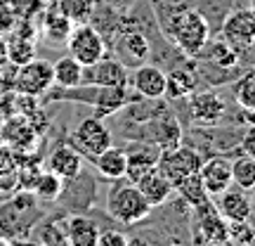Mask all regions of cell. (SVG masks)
<instances>
[{
    "instance_id": "obj_1",
    "label": "cell",
    "mask_w": 255,
    "mask_h": 246,
    "mask_svg": "<svg viewBox=\"0 0 255 246\" xmlns=\"http://www.w3.org/2000/svg\"><path fill=\"white\" fill-rule=\"evenodd\" d=\"M104 209L121 225H137L154 211V206L144 199V194L135 183L121 178V180H114V185L107 192Z\"/></svg>"
},
{
    "instance_id": "obj_2",
    "label": "cell",
    "mask_w": 255,
    "mask_h": 246,
    "mask_svg": "<svg viewBox=\"0 0 255 246\" xmlns=\"http://www.w3.org/2000/svg\"><path fill=\"white\" fill-rule=\"evenodd\" d=\"M168 36L187 57H196L210 40L208 17L191 7L180 9L168 21Z\"/></svg>"
},
{
    "instance_id": "obj_3",
    "label": "cell",
    "mask_w": 255,
    "mask_h": 246,
    "mask_svg": "<svg viewBox=\"0 0 255 246\" xmlns=\"http://www.w3.org/2000/svg\"><path fill=\"white\" fill-rule=\"evenodd\" d=\"M227 220L220 216L213 199L201 206H194L191 216V237L199 244H229L227 239Z\"/></svg>"
},
{
    "instance_id": "obj_4",
    "label": "cell",
    "mask_w": 255,
    "mask_h": 246,
    "mask_svg": "<svg viewBox=\"0 0 255 246\" xmlns=\"http://www.w3.org/2000/svg\"><path fill=\"white\" fill-rule=\"evenodd\" d=\"M220 36L237 50L239 55L246 52L255 43V9L253 7H234L229 9L222 24H220Z\"/></svg>"
},
{
    "instance_id": "obj_5",
    "label": "cell",
    "mask_w": 255,
    "mask_h": 246,
    "mask_svg": "<svg viewBox=\"0 0 255 246\" xmlns=\"http://www.w3.org/2000/svg\"><path fill=\"white\" fill-rule=\"evenodd\" d=\"M66 50L73 59H78L83 66H90L97 59L107 55V43L97 28H92L90 24H78L71 28V33L66 36Z\"/></svg>"
},
{
    "instance_id": "obj_6",
    "label": "cell",
    "mask_w": 255,
    "mask_h": 246,
    "mask_svg": "<svg viewBox=\"0 0 255 246\" xmlns=\"http://www.w3.org/2000/svg\"><path fill=\"white\" fill-rule=\"evenodd\" d=\"M201 164H203V159H201L199 149L177 145V147H170V149H161V156H158L156 168H158L175 187V183H180L182 178L196 173L201 168Z\"/></svg>"
},
{
    "instance_id": "obj_7",
    "label": "cell",
    "mask_w": 255,
    "mask_h": 246,
    "mask_svg": "<svg viewBox=\"0 0 255 246\" xmlns=\"http://www.w3.org/2000/svg\"><path fill=\"white\" fill-rule=\"evenodd\" d=\"M17 76H14V90L21 95H31V97H40L45 95L52 85H55V71L52 64L45 59H31V62L17 66Z\"/></svg>"
},
{
    "instance_id": "obj_8",
    "label": "cell",
    "mask_w": 255,
    "mask_h": 246,
    "mask_svg": "<svg viewBox=\"0 0 255 246\" xmlns=\"http://www.w3.org/2000/svg\"><path fill=\"white\" fill-rule=\"evenodd\" d=\"M0 135H2V145L12 154H33V149L40 142V133L21 114H12L0 123Z\"/></svg>"
},
{
    "instance_id": "obj_9",
    "label": "cell",
    "mask_w": 255,
    "mask_h": 246,
    "mask_svg": "<svg viewBox=\"0 0 255 246\" xmlns=\"http://www.w3.org/2000/svg\"><path fill=\"white\" fill-rule=\"evenodd\" d=\"M227 114V102L222 100V95L218 90H201L191 92L189 102V116L191 123H196L201 128H213Z\"/></svg>"
},
{
    "instance_id": "obj_10",
    "label": "cell",
    "mask_w": 255,
    "mask_h": 246,
    "mask_svg": "<svg viewBox=\"0 0 255 246\" xmlns=\"http://www.w3.org/2000/svg\"><path fill=\"white\" fill-rule=\"evenodd\" d=\"M73 142L78 147L81 154L88 156H97L100 152H104L111 145V133L109 128L102 123V119L90 116V119H83L76 130H73Z\"/></svg>"
},
{
    "instance_id": "obj_11",
    "label": "cell",
    "mask_w": 255,
    "mask_h": 246,
    "mask_svg": "<svg viewBox=\"0 0 255 246\" xmlns=\"http://www.w3.org/2000/svg\"><path fill=\"white\" fill-rule=\"evenodd\" d=\"M83 85H92V88L128 85V71L119 59H111L104 55L90 66H83Z\"/></svg>"
},
{
    "instance_id": "obj_12",
    "label": "cell",
    "mask_w": 255,
    "mask_h": 246,
    "mask_svg": "<svg viewBox=\"0 0 255 246\" xmlns=\"http://www.w3.org/2000/svg\"><path fill=\"white\" fill-rule=\"evenodd\" d=\"M116 57L123 66H139L144 64L151 55V45H149V38L142 31L135 28H126L121 31V36H116Z\"/></svg>"
},
{
    "instance_id": "obj_13",
    "label": "cell",
    "mask_w": 255,
    "mask_h": 246,
    "mask_svg": "<svg viewBox=\"0 0 255 246\" xmlns=\"http://www.w3.org/2000/svg\"><path fill=\"white\" fill-rule=\"evenodd\" d=\"M161 149L154 142H132L126 149V178L130 183H137L142 175L154 171L158 164Z\"/></svg>"
},
{
    "instance_id": "obj_14",
    "label": "cell",
    "mask_w": 255,
    "mask_h": 246,
    "mask_svg": "<svg viewBox=\"0 0 255 246\" xmlns=\"http://www.w3.org/2000/svg\"><path fill=\"white\" fill-rule=\"evenodd\" d=\"M215 209L220 211V216L227 220V223H234V220H248L253 216V199L248 197V190H241L234 185H229L225 192L218 194V201H215Z\"/></svg>"
},
{
    "instance_id": "obj_15",
    "label": "cell",
    "mask_w": 255,
    "mask_h": 246,
    "mask_svg": "<svg viewBox=\"0 0 255 246\" xmlns=\"http://www.w3.org/2000/svg\"><path fill=\"white\" fill-rule=\"evenodd\" d=\"M132 90L142 100H161L165 97V71L154 64H139L132 73Z\"/></svg>"
},
{
    "instance_id": "obj_16",
    "label": "cell",
    "mask_w": 255,
    "mask_h": 246,
    "mask_svg": "<svg viewBox=\"0 0 255 246\" xmlns=\"http://www.w3.org/2000/svg\"><path fill=\"white\" fill-rule=\"evenodd\" d=\"M199 175L206 192L210 197H218L220 192H225L232 185V161H227L225 156H213L201 164Z\"/></svg>"
},
{
    "instance_id": "obj_17",
    "label": "cell",
    "mask_w": 255,
    "mask_h": 246,
    "mask_svg": "<svg viewBox=\"0 0 255 246\" xmlns=\"http://www.w3.org/2000/svg\"><path fill=\"white\" fill-rule=\"evenodd\" d=\"M47 168L55 171L64 180H73L83 171V156L78 152V147L66 145V142L55 147L50 152V156H47Z\"/></svg>"
},
{
    "instance_id": "obj_18",
    "label": "cell",
    "mask_w": 255,
    "mask_h": 246,
    "mask_svg": "<svg viewBox=\"0 0 255 246\" xmlns=\"http://www.w3.org/2000/svg\"><path fill=\"white\" fill-rule=\"evenodd\" d=\"M135 185L139 187V192L144 194V199L149 201L154 209L156 206H163L165 201L170 199V194L175 192L173 183H170L158 168H154V171H149L146 175H142Z\"/></svg>"
},
{
    "instance_id": "obj_19",
    "label": "cell",
    "mask_w": 255,
    "mask_h": 246,
    "mask_svg": "<svg viewBox=\"0 0 255 246\" xmlns=\"http://www.w3.org/2000/svg\"><path fill=\"white\" fill-rule=\"evenodd\" d=\"M196 57H201L203 62L213 64V66H218L222 71H232V69L239 64V52L229 45L222 36L215 38V40H208Z\"/></svg>"
},
{
    "instance_id": "obj_20",
    "label": "cell",
    "mask_w": 255,
    "mask_h": 246,
    "mask_svg": "<svg viewBox=\"0 0 255 246\" xmlns=\"http://www.w3.org/2000/svg\"><path fill=\"white\" fill-rule=\"evenodd\" d=\"M196 71L187 69V66H175L165 73V97L168 100H182L189 97L191 92L196 90Z\"/></svg>"
},
{
    "instance_id": "obj_21",
    "label": "cell",
    "mask_w": 255,
    "mask_h": 246,
    "mask_svg": "<svg viewBox=\"0 0 255 246\" xmlns=\"http://www.w3.org/2000/svg\"><path fill=\"white\" fill-rule=\"evenodd\" d=\"M66 235H69V246H97L100 228L95 220L76 213L66 218Z\"/></svg>"
},
{
    "instance_id": "obj_22",
    "label": "cell",
    "mask_w": 255,
    "mask_h": 246,
    "mask_svg": "<svg viewBox=\"0 0 255 246\" xmlns=\"http://www.w3.org/2000/svg\"><path fill=\"white\" fill-rule=\"evenodd\" d=\"M92 161H95L97 173L102 178H107V180H121V178H126V149H119V147L109 145L104 152L92 156Z\"/></svg>"
},
{
    "instance_id": "obj_23",
    "label": "cell",
    "mask_w": 255,
    "mask_h": 246,
    "mask_svg": "<svg viewBox=\"0 0 255 246\" xmlns=\"http://www.w3.org/2000/svg\"><path fill=\"white\" fill-rule=\"evenodd\" d=\"M52 71H55V85H62L66 90L83 85V64L78 59H73L71 55L59 57L52 64Z\"/></svg>"
},
{
    "instance_id": "obj_24",
    "label": "cell",
    "mask_w": 255,
    "mask_h": 246,
    "mask_svg": "<svg viewBox=\"0 0 255 246\" xmlns=\"http://www.w3.org/2000/svg\"><path fill=\"white\" fill-rule=\"evenodd\" d=\"M175 192L180 194V199H182L187 206H191V209H194V206H201V204H206L208 199H213L208 192H206L203 183H201L199 171L187 175V178H182L180 183H175Z\"/></svg>"
},
{
    "instance_id": "obj_25",
    "label": "cell",
    "mask_w": 255,
    "mask_h": 246,
    "mask_svg": "<svg viewBox=\"0 0 255 246\" xmlns=\"http://www.w3.org/2000/svg\"><path fill=\"white\" fill-rule=\"evenodd\" d=\"M31 192L36 194V199H45V201H57L62 199L64 194V178L55 173V171H40L36 178V183L31 187Z\"/></svg>"
},
{
    "instance_id": "obj_26",
    "label": "cell",
    "mask_w": 255,
    "mask_h": 246,
    "mask_svg": "<svg viewBox=\"0 0 255 246\" xmlns=\"http://www.w3.org/2000/svg\"><path fill=\"white\" fill-rule=\"evenodd\" d=\"M33 57H36V43L31 36L14 33L12 38H7V59L12 66H21L31 62Z\"/></svg>"
},
{
    "instance_id": "obj_27",
    "label": "cell",
    "mask_w": 255,
    "mask_h": 246,
    "mask_svg": "<svg viewBox=\"0 0 255 246\" xmlns=\"http://www.w3.org/2000/svg\"><path fill=\"white\" fill-rule=\"evenodd\" d=\"M232 95L241 109H253L255 111V69L246 71L232 83Z\"/></svg>"
},
{
    "instance_id": "obj_28",
    "label": "cell",
    "mask_w": 255,
    "mask_h": 246,
    "mask_svg": "<svg viewBox=\"0 0 255 246\" xmlns=\"http://www.w3.org/2000/svg\"><path fill=\"white\" fill-rule=\"evenodd\" d=\"M255 183V159L248 154H239L232 161V185L241 190H251Z\"/></svg>"
},
{
    "instance_id": "obj_29",
    "label": "cell",
    "mask_w": 255,
    "mask_h": 246,
    "mask_svg": "<svg viewBox=\"0 0 255 246\" xmlns=\"http://www.w3.org/2000/svg\"><path fill=\"white\" fill-rule=\"evenodd\" d=\"M38 239L50 246H69L66 235V218H50L38 228Z\"/></svg>"
},
{
    "instance_id": "obj_30",
    "label": "cell",
    "mask_w": 255,
    "mask_h": 246,
    "mask_svg": "<svg viewBox=\"0 0 255 246\" xmlns=\"http://www.w3.org/2000/svg\"><path fill=\"white\" fill-rule=\"evenodd\" d=\"M73 28V21L62 9H55V12H47L45 14V33L52 40H66V36L71 33Z\"/></svg>"
},
{
    "instance_id": "obj_31",
    "label": "cell",
    "mask_w": 255,
    "mask_h": 246,
    "mask_svg": "<svg viewBox=\"0 0 255 246\" xmlns=\"http://www.w3.org/2000/svg\"><path fill=\"white\" fill-rule=\"evenodd\" d=\"M227 239L229 244H239V246H246V244H255V225L248 220H234L227 225Z\"/></svg>"
},
{
    "instance_id": "obj_32",
    "label": "cell",
    "mask_w": 255,
    "mask_h": 246,
    "mask_svg": "<svg viewBox=\"0 0 255 246\" xmlns=\"http://www.w3.org/2000/svg\"><path fill=\"white\" fill-rule=\"evenodd\" d=\"M92 7H95V0H62L59 2V9L71 21H85L92 14Z\"/></svg>"
},
{
    "instance_id": "obj_33",
    "label": "cell",
    "mask_w": 255,
    "mask_h": 246,
    "mask_svg": "<svg viewBox=\"0 0 255 246\" xmlns=\"http://www.w3.org/2000/svg\"><path fill=\"white\" fill-rule=\"evenodd\" d=\"M126 244H130V237L116 228L100 230V235H97V246H126Z\"/></svg>"
},
{
    "instance_id": "obj_34",
    "label": "cell",
    "mask_w": 255,
    "mask_h": 246,
    "mask_svg": "<svg viewBox=\"0 0 255 246\" xmlns=\"http://www.w3.org/2000/svg\"><path fill=\"white\" fill-rule=\"evenodd\" d=\"M239 152L255 159V123L244 128V133H241V137H239Z\"/></svg>"
},
{
    "instance_id": "obj_35",
    "label": "cell",
    "mask_w": 255,
    "mask_h": 246,
    "mask_svg": "<svg viewBox=\"0 0 255 246\" xmlns=\"http://www.w3.org/2000/svg\"><path fill=\"white\" fill-rule=\"evenodd\" d=\"M17 26V17H14V12L9 5H5L2 0H0V33L5 36V33H12Z\"/></svg>"
},
{
    "instance_id": "obj_36",
    "label": "cell",
    "mask_w": 255,
    "mask_h": 246,
    "mask_svg": "<svg viewBox=\"0 0 255 246\" xmlns=\"http://www.w3.org/2000/svg\"><path fill=\"white\" fill-rule=\"evenodd\" d=\"M7 38L0 33V66H7Z\"/></svg>"
},
{
    "instance_id": "obj_37",
    "label": "cell",
    "mask_w": 255,
    "mask_h": 246,
    "mask_svg": "<svg viewBox=\"0 0 255 246\" xmlns=\"http://www.w3.org/2000/svg\"><path fill=\"white\" fill-rule=\"evenodd\" d=\"M248 192H251V194H253V197H251V199L255 201V183H253V187H251V190H248Z\"/></svg>"
},
{
    "instance_id": "obj_38",
    "label": "cell",
    "mask_w": 255,
    "mask_h": 246,
    "mask_svg": "<svg viewBox=\"0 0 255 246\" xmlns=\"http://www.w3.org/2000/svg\"><path fill=\"white\" fill-rule=\"evenodd\" d=\"M0 92H2V76H0Z\"/></svg>"
},
{
    "instance_id": "obj_39",
    "label": "cell",
    "mask_w": 255,
    "mask_h": 246,
    "mask_svg": "<svg viewBox=\"0 0 255 246\" xmlns=\"http://www.w3.org/2000/svg\"><path fill=\"white\" fill-rule=\"evenodd\" d=\"M251 7H253V9H255V0H253V5H251Z\"/></svg>"
},
{
    "instance_id": "obj_40",
    "label": "cell",
    "mask_w": 255,
    "mask_h": 246,
    "mask_svg": "<svg viewBox=\"0 0 255 246\" xmlns=\"http://www.w3.org/2000/svg\"><path fill=\"white\" fill-rule=\"evenodd\" d=\"M0 145H2V135H0Z\"/></svg>"
}]
</instances>
